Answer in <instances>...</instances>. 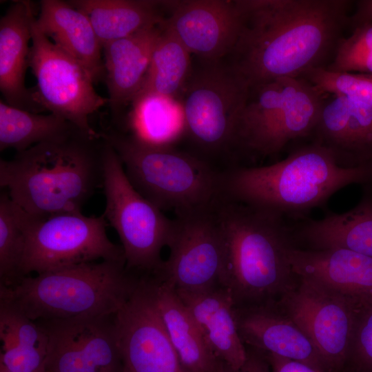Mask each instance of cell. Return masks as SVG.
I'll use <instances>...</instances> for the list:
<instances>
[{
  "label": "cell",
  "mask_w": 372,
  "mask_h": 372,
  "mask_svg": "<svg viewBox=\"0 0 372 372\" xmlns=\"http://www.w3.org/2000/svg\"><path fill=\"white\" fill-rule=\"evenodd\" d=\"M241 25L228 64L249 89L326 68L349 25L348 0H238Z\"/></svg>",
  "instance_id": "1"
},
{
  "label": "cell",
  "mask_w": 372,
  "mask_h": 372,
  "mask_svg": "<svg viewBox=\"0 0 372 372\" xmlns=\"http://www.w3.org/2000/svg\"><path fill=\"white\" fill-rule=\"evenodd\" d=\"M353 184L372 187V165L344 166L331 149L308 138L272 164L234 165L222 172L221 190L223 200L297 222Z\"/></svg>",
  "instance_id": "2"
},
{
  "label": "cell",
  "mask_w": 372,
  "mask_h": 372,
  "mask_svg": "<svg viewBox=\"0 0 372 372\" xmlns=\"http://www.w3.org/2000/svg\"><path fill=\"white\" fill-rule=\"evenodd\" d=\"M100 134V133H99ZM105 141L76 128L0 159V185L35 219L81 212L103 187Z\"/></svg>",
  "instance_id": "3"
},
{
  "label": "cell",
  "mask_w": 372,
  "mask_h": 372,
  "mask_svg": "<svg viewBox=\"0 0 372 372\" xmlns=\"http://www.w3.org/2000/svg\"><path fill=\"white\" fill-rule=\"evenodd\" d=\"M215 211L222 247L220 285L230 292L234 307L275 301L296 285L289 258L296 246L291 223L226 200Z\"/></svg>",
  "instance_id": "4"
},
{
  "label": "cell",
  "mask_w": 372,
  "mask_h": 372,
  "mask_svg": "<svg viewBox=\"0 0 372 372\" xmlns=\"http://www.w3.org/2000/svg\"><path fill=\"white\" fill-rule=\"evenodd\" d=\"M141 276L125 261L101 260L22 277L0 287L3 300L32 320L116 314Z\"/></svg>",
  "instance_id": "5"
},
{
  "label": "cell",
  "mask_w": 372,
  "mask_h": 372,
  "mask_svg": "<svg viewBox=\"0 0 372 372\" xmlns=\"http://www.w3.org/2000/svg\"><path fill=\"white\" fill-rule=\"evenodd\" d=\"M115 150L136 190L176 216L209 209L222 200V172L170 145L143 143L114 129L100 133Z\"/></svg>",
  "instance_id": "6"
},
{
  "label": "cell",
  "mask_w": 372,
  "mask_h": 372,
  "mask_svg": "<svg viewBox=\"0 0 372 372\" xmlns=\"http://www.w3.org/2000/svg\"><path fill=\"white\" fill-rule=\"evenodd\" d=\"M103 187V215L120 238L126 268L139 276H154L163 264L161 251L167 247L174 220L136 190L116 152L106 141Z\"/></svg>",
  "instance_id": "7"
},
{
  "label": "cell",
  "mask_w": 372,
  "mask_h": 372,
  "mask_svg": "<svg viewBox=\"0 0 372 372\" xmlns=\"http://www.w3.org/2000/svg\"><path fill=\"white\" fill-rule=\"evenodd\" d=\"M107 224L103 214L86 216L81 212L64 213L44 219L30 216L21 276L97 260L125 262L122 246L107 235Z\"/></svg>",
  "instance_id": "8"
},
{
  "label": "cell",
  "mask_w": 372,
  "mask_h": 372,
  "mask_svg": "<svg viewBox=\"0 0 372 372\" xmlns=\"http://www.w3.org/2000/svg\"><path fill=\"white\" fill-rule=\"evenodd\" d=\"M29 67L37 79L34 99L44 110L60 116L85 134L98 136L90 117L108 103L99 94L85 68L51 41L31 20Z\"/></svg>",
  "instance_id": "9"
},
{
  "label": "cell",
  "mask_w": 372,
  "mask_h": 372,
  "mask_svg": "<svg viewBox=\"0 0 372 372\" xmlns=\"http://www.w3.org/2000/svg\"><path fill=\"white\" fill-rule=\"evenodd\" d=\"M249 92L247 83L228 64L207 63L189 76L182 90L185 132L207 152L232 147Z\"/></svg>",
  "instance_id": "10"
},
{
  "label": "cell",
  "mask_w": 372,
  "mask_h": 372,
  "mask_svg": "<svg viewBox=\"0 0 372 372\" xmlns=\"http://www.w3.org/2000/svg\"><path fill=\"white\" fill-rule=\"evenodd\" d=\"M297 280L278 304L310 339L329 371L342 372L361 309L324 285Z\"/></svg>",
  "instance_id": "11"
},
{
  "label": "cell",
  "mask_w": 372,
  "mask_h": 372,
  "mask_svg": "<svg viewBox=\"0 0 372 372\" xmlns=\"http://www.w3.org/2000/svg\"><path fill=\"white\" fill-rule=\"evenodd\" d=\"M114 315L39 320L47 372H123Z\"/></svg>",
  "instance_id": "12"
},
{
  "label": "cell",
  "mask_w": 372,
  "mask_h": 372,
  "mask_svg": "<svg viewBox=\"0 0 372 372\" xmlns=\"http://www.w3.org/2000/svg\"><path fill=\"white\" fill-rule=\"evenodd\" d=\"M216 206L174 219L169 256L154 277L179 290L220 285L222 247Z\"/></svg>",
  "instance_id": "13"
},
{
  "label": "cell",
  "mask_w": 372,
  "mask_h": 372,
  "mask_svg": "<svg viewBox=\"0 0 372 372\" xmlns=\"http://www.w3.org/2000/svg\"><path fill=\"white\" fill-rule=\"evenodd\" d=\"M114 320L123 372H186L160 316L152 277H141Z\"/></svg>",
  "instance_id": "14"
},
{
  "label": "cell",
  "mask_w": 372,
  "mask_h": 372,
  "mask_svg": "<svg viewBox=\"0 0 372 372\" xmlns=\"http://www.w3.org/2000/svg\"><path fill=\"white\" fill-rule=\"evenodd\" d=\"M170 15L163 25L192 54L216 63L232 52L237 41L241 12L238 0L163 1Z\"/></svg>",
  "instance_id": "15"
},
{
  "label": "cell",
  "mask_w": 372,
  "mask_h": 372,
  "mask_svg": "<svg viewBox=\"0 0 372 372\" xmlns=\"http://www.w3.org/2000/svg\"><path fill=\"white\" fill-rule=\"evenodd\" d=\"M234 313L245 346L329 372L310 339L275 301L234 307Z\"/></svg>",
  "instance_id": "16"
},
{
  "label": "cell",
  "mask_w": 372,
  "mask_h": 372,
  "mask_svg": "<svg viewBox=\"0 0 372 372\" xmlns=\"http://www.w3.org/2000/svg\"><path fill=\"white\" fill-rule=\"evenodd\" d=\"M289 258L296 278L324 285L360 309L372 303V257L346 249H310L293 246Z\"/></svg>",
  "instance_id": "17"
},
{
  "label": "cell",
  "mask_w": 372,
  "mask_h": 372,
  "mask_svg": "<svg viewBox=\"0 0 372 372\" xmlns=\"http://www.w3.org/2000/svg\"><path fill=\"white\" fill-rule=\"evenodd\" d=\"M309 138L331 149L344 166L372 165V107L326 94Z\"/></svg>",
  "instance_id": "18"
},
{
  "label": "cell",
  "mask_w": 372,
  "mask_h": 372,
  "mask_svg": "<svg viewBox=\"0 0 372 372\" xmlns=\"http://www.w3.org/2000/svg\"><path fill=\"white\" fill-rule=\"evenodd\" d=\"M325 96L306 79L293 78L282 108L242 153L251 160L274 156L292 142L310 138Z\"/></svg>",
  "instance_id": "19"
},
{
  "label": "cell",
  "mask_w": 372,
  "mask_h": 372,
  "mask_svg": "<svg viewBox=\"0 0 372 372\" xmlns=\"http://www.w3.org/2000/svg\"><path fill=\"white\" fill-rule=\"evenodd\" d=\"M34 14L29 1H14L0 20V90L8 105L39 113L33 92L25 87L29 66L31 20Z\"/></svg>",
  "instance_id": "20"
},
{
  "label": "cell",
  "mask_w": 372,
  "mask_h": 372,
  "mask_svg": "<svg viewBox=\"0 0 372 372\" xmlns=\"http://www.w3.org/2000/svg\"><path fill=\"white\" fill-rule=\"evenodd\" d=\"M162 23L103 46L107 104L114 116H118L141 90Z\"/></svg>",
  "instance_id": "21"
},
{
  "label": "cell",
  "mask_w": 372,
  "mask_h": 372,
  "mask_svg": "<svg viewBox=\"0 0 372 372\" xmlns=\"http://www.w3.org/2000/svg\"><path fill=\"white\" fill-rule=\"evenodd\" d=\"M175 290L216 358L240 368L246 360L247 350L238 331L229 290L221 285L198 291Z\"/></svg>",
  "instance_id": "22"
},
{
  "label": "cell",
  "mask_w": 372,
  "mask_h": 372,
  "mask_svg": "<svg viewBox=\"0 0 372 372\" xmlns=\"http://www.w3.org/2000/svg\"><path fill=\"white\" fill-rule=\"evenodd\" d=\"M359 203L342 213L292 225L296 245L310 249H346L372 257V187H363Z\"/></svg>",
  "instance_id": "23"
},
{
  "label": "cell",
  "mask_w": 372,
  "mask_h": 372,
  "mask_svg": "<svg viewBox=\"0 0 372 372\" xmlns=\"http://www.w3.org/2000/svg\"><path fill=\"white\" fill-rule=\"evenodd\" d=\"M36 22L51 41L85 68L94 83L104 79L103 48L83 12L69 1L42 0Z\"/></svg>",
  "instance_id": "24"
},
{
  "label": "cell",
  "mask_w": 372,
  "mask_h": 372,
  "mask_svg": "<svg viewBox=\"0 0 372 372\" xmlns=\"http://www.w3.org/2000/svg\"><path fill=\"white\" fill-rule=\"evenodd\" d=\"M157 308L186 372H210L217 358L175 289L152 276Z\"/></svg>",
  "instance_id": "25"
},
{
  "label": "cell",
  "mask_w": 372,
  "mask_h": 372,
  "mask_svg": "<svg viewBox=\"0 0 372 372\" xmlns=\"http://www.w3.org/2000/svg\"><path fill=\"white\" fill-rule=\"evenodd\" d=\"M89 19L102 45L161 24V1L152 0L68 1Z\"/></svg>",
  "instance_id": "26"
},
{
  "label": "cell",
  "mask_w": 372,
  "mask_h": 372,
  "mask_svg": "<svg viewBox=\"0 0 372 372\" xmlns=\"http://www.w3.org/2000/svg\"><path fill=\"white\" fill-rule=\"evenodd\" d=\"M0 363L9 372H47L45 332L3 300H0Z\"/></svg>",
  "instance_id": "27"
},
{
  "label": "cell",
  "mask_w": 372,
  "mask_h": 372,
  "mask_svg": "<svg viewBox=\"0 0 372 372\" xmlns=\"http://www.w3.org/2000/svg\"><path fill=\"white\" fill-rule=\"evenodd\" d=\"M130 135L148 145H170L185 133L180 101L153 93L138 94L131 103Z\"/></svg>",
  "instance_id": "28"
},
{
  "label": "cell",
  "mask_w": 372,
  "mask_h": 372,
  "mask_svg": "<svg viewBox=\"0 0 372 372\" xmlns=\"http://www.w3.org/2000/svg\"><path fill=\"white\" fill-rule=\"evenodd\" d=\"M74 125L52 113L42 114L0 101V150H26L41 143L65 135ZM78 129V128H77Z\"/></svg>",
  "instance_id": "29"
},
{
  "label": "cell",
  "mask_w": 372,
  "mask_h": 372,
  "mask_svg": "<svg viewBox=\"0 0 372 372\" xmlns=\"http://www.w3.org/2000/svg\"><path fill=\"white\" fill-rule=\"evenodd\" d=\"M161 25L162 32L138 94L153 93L176 98L190 76L191 54L163 27V23Z\"/></svg>",
  "instance_id": "30"
},
{
  "label": "cell",
  "mask_w": 372,
  "mask_h": 372,
  "mask_svg": "<svg viewBox=\"0 0 372 372\" xmlns=\"http://www.w3.org/2000/svg\"><path fill=\"white\" fill-rule=\"evenodd\" d=\"M30 216L3 190L0 194V287L22 278L21 267Z\"/></svg>",
  "instance_id": "31"
},
{
  "label": "cell",
  "mask_w": 372,
  "mask_h": 372,
  "mask_svg": "<svg viewBox=\"0 0 372 372\" xmlns=\"http://www.w3.org/2000/svg\"><path fill=\"white\" fill-rule=\"evenodd\" d=\"M300 78L306 79L322 93L342 96L372 107V75L317 68L305 72Z\"/></svg>",
  "instance_id": "32"
},
{
  "label": "cell",
  "mask_w": 372,
  "mask_h": 372,
  "mask_svg": "<svg viewBox=\"0 0 372 372\" xmlns=\"http://www.w3.org/2000/svg\"><path fill=\"white\" fill-rule=\"evenodd\" d=\"M350 36L339 43L334 56L325 68L333 72L372 75V23L352 28Z\"/></svg>",
  "instance_id": "33"
},
{
  "label": "cell",
  "mask_w": 372,
  "mask_h": 372,
  "mask_svg": "<svg viewBox=\"0 0 372 372\" xmlns=\"http://www.w3.org/2000/svg\"><path fill=\"white\" fill-rule=\"evenodd\" d=\"M342 372H372V303L358 312Z\"/></svg>",
  "instance_id": "34"
},
{
  "label": "cell",
  "mask_w": 372,
  "mask_h": 372,
  "mask_svg": "<svg viewBox=\"0 0 372 372\" xmlns=\"http://www.w3.org/2000/svg\"><path fill=\"white\" fill-rule=\"evenodd\" d=\"M246 350V360L240 368L234 369L218 359L210 372H271L264 351L247 346Z\"/></svg>",
  "instance_id": "35"
},
{
  "label": "cell",
  "mask_w": 372,
  "mask_h": 372,
  "mask_svg": "<svg viewBox=\"0 0 372 372\" xmlns=\"http://www.w3.org/2000/svg\"><path fill=\"white\" fill-rule=\"evenodd\" d=\"M265 353L271 372H323L306 363Z\"/></svg>",
  "instance_id": "36"
},
{
  "label": "cell",
  "mask_w": 372,
  "mask_h": 372,
  "mask_svg": "<svg viewBox=\"0 0 372 372\" xmlns=\"http://www.w3.org/2000/svg\"><path fill=\"white\" fill-rule=\"evenodd\" d=\"M366 23H372V0L357 1L355 9L350 16L349 26L353 28Z\"/></svg>",
  "instance_id": "37"
},
{
  "label": "cell",
  "mask_w": 372,
  "mask_h": 372,
  "mask_svg": "<svg viewBox=\"0 0 372 372\" xmlns=\"http://www.w3.org/2000/svg\"><path fill=\"white\" fill-rule=\"evenodd\" d=\"M0 372H9L6 368L5 366L0 363Z\"/></svg>",
  "instance_id": "38"
}]
</instances>
